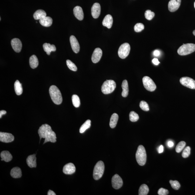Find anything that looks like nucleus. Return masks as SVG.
<instances>
[{
    "label": "nucleus",
    "instance_id": "nucleus-40",
    "mask_svg": "<svg viewBox=\"0 0 195 195\" xmlns=\"http://www.w3.org/2000/svg\"><path fill=\"white\" fill-rule=\"evenodd\" d=\"M191 148L189 146L186 147L185 148L182 153L183 157L184 158H187L189 157L190 154H191Z\"/></svg>",
    "mask_w": 195,
    "mask_h": 195
},
{
    "label": "nucleus",
    "instance_id": "nucleus-47",
    "mask_svg": "<svg viewBox=\"0 0 195 195\" xmlns=\"http://www.w3.org/2000/svg\"><path fill=\"white\" fill-rule=\"evenodd\" d=\"M47 195H56V194L53 191H51V190H49V191H48V192L47 193Z\"/></svg>",
    "mask_w": 195,
    "mask_h": 195
},
{
    "label": "nucleus",
    "instance_id": "nucleus-25",
    "mask_svg": "<svg viewBox=\"0 0 195 195\" xmlns=\"http://www.w3.org/2000/svg\"><path fill=\"white\" fill-rule=\"evenodd\" d=\"M46 16V14L45 12L42 9L38 10L33 15V17L36 20H41Z\"/></svg>",
    "mask_w": 195,
    "mask_h": 195
},
{
    "label": "nucleus",
    "instance_id": "nucleus-37",
    "mask_svg": "<svg viewBox=\"0 0 195 195\" xmlns=\"http://www.w3.org/2000/svg\"><path fill=\"white\" fill-rule=\"evenodd\" d=\"M139 107L143 111H148L149 110V105L145 101H141L140 103Z\"/></svg>",
    "mask_w": 195,
    "mask_h": 195
},
{
    "label": "nucleus",
    "instance_id": "nucleus-36",
    "mask_svg": "<svg viewBox=\"0 0 195 195\" xmlns=\"http://www.w3.org/2000/svg\"><path fill=\"white\" fill-rule=\"evenodd\" d=\"M145 16L146 19L149 20H151L154 18L155 16V13L150 10H147L145 12Z\"/></svg>",
    "mask_w": 195,
    "mask_h": 195
},
{
    "label": "nucleus",
    "instance_id": "nucleus-14",
    "mask_svg": "<svg viewBox=\"0 0 195 195\" xmlns=\"http://www.w3.org/2000/svg\"><path fill=\"white\" fill-rule=\"evenodd\" d=\"M101 7L99 3H95L91 9V15L94 19H97L101 14Z\"/></svg>",
    "mask_w": 195,
    "mask_h": 195
},
{
    "label": "nucleus",
    "instance_id": "nucleus-28",
    "mask_svg": "<svg viewBox=\"0 0 195 195\" xmlns=\"http://www.w3.org/2000/svg\"><path fill=\"white\" fill-rule=\"evenodd\" d=\"M118 119L119 116L116 113H114L112 115L110 123V126L111 128H114L116 127Z\"/></svg>",
    "mask_w": 195,
    "mask_h": 195
},
{
    "label": "nucleus",
    "instance_id": "nucleus-26",
    "mask_svg": "<svg viewBox=\"0 0 195 195\" xmlns=\"http://www.w3.org/2000/svg\"><path fill=\"white\" fill-rule=\"evenodd\" d=\"M123 89L122 92V96L123 97H127L129 93V88H128V81L126 80H124L122 83L121 85Z\"/></svg>",
    "mask_w": 195,
    "mask_h": 195
},
{
    "label": "nucleus",
    "instance_id": "nucleus-6",
    "mask_svg": "<svg viewBox=\"0 0 195 195\" xmlns=\"http://www.w3.org/2000/svg\"><path fill=\"white\" fill-rule=\"evenodd\" d=\"M104 170V165L102 161H100L95 166L93 171V178L97 180L101 179L103 175Z\"/></svg>",
    "mask_w": 195,
    "mask_h": 195
},
{
    "label": "nucleus",
    "instance_id": "nucleus-42",
    "mask_svg": "<svg viewBox=\"0 0 195 195\" xmlns=\"http://www.w3.org/2000/svg\"><path fill=\"white\" fill-rule=\"evenodd\" d=\"M164 151V147L162 145H161V146H160L159 148L158 149V152L159 154L162 153Z\"/></svg>",
    "mask_w": 195,
    "mask_h": 195
},
{
    "label": "nucleus",
    "instance_id": "nucleus-35",
    "mask_svg": "<svg viewBox=\"0 0 195 195\" xmlns=\"http://www.w3.org/2000/svg\"><path fill=\"white\" fill-rule=\"evenodd\" d=\"M66 63L68 67L71 70L73 71H77V68L75 64L74 63H73L72 61H71L70 60H66Z\"/></svg>",
    "mask_w": 195,
    "mask_h": 195
},
{
    "label": "nucleus",
    "instance_id": "nucleus-41",
    "mask_svg": "<svg viewBox=\"0 0 195 195\" xmlns=\"http://www.w3.org/2000/svg\"><path fill=\"white\" fill-rule=\"evenodd\" d=\"M158 193L159 195H167L169 193V191L167 189L161 188L158 190Z\"/></svg>",
    "mask_w": 195,
    "mask_h": 195
},
{
    "label": "nucleus",
    "instance_id": "nucleus-4",
    "mask_svg": "<svg viewBox=\"0 0 195 195\" xmlns=\"http://www.w3.org/2000/svg\"><path fill=\"white\" fill-rule=\"evenodd\" d=\"M116 84L113 80H107L102 86V91L104 94H110L115 89Z\"/></svg>",
    "mask_w": 195,
    "mask_h": 195
},
{
    "label": "nucleus",
    "instance_id": "nucleus-30",
    "mask_svg": "<svg viewBox=\"0 0 195 195\" xmlns=\"http://www.w3.org/2000/svg\"><path fill=\"white\" fill-rule=\"evenodd\" d=\"M149 192V188L146 184L142 185L139 188L138 194L139 195H147Z\"/></svg>",
    "mask_w": 195,
    "mask_h": 195
},
{
    "label": "nucleus",
    "instance_id": "nucleus-10",
    "mask_svg": "<svg viewBox=\"0 0 195 195\" xmlns=\"http://www.w3.org/2000/svg\"><path fill=\"white\" fill-rule=\"evenodd\" d=\"M112 184L113 188L118 189L122 187L123 181L121 177L118 174L115 175L112 179Z\"/></svg>",
    "mask_w": 195,
    "mask_h": 195
},
{
    "label": "nucleus",
    "instance_id": "nucleus-22",
    "mask_svg": "<svg viewBox=\"0 0 195 195\" xmlns=\"http://www.w3.org/2000/svg\"><path fill=\"white\" fill-rule=\"evenodd\" d=\"M1 161H4L7 162H9L12 159V156L11 153L7 151L1 152Z\"/></svg>",
    "mask_w": 195,
    "mask_h": 195
},
{
    "label": "nucleus",
    "instance_id": "nucleus-5",
    "mask_svg": "<svg viewBox=\"0 0 195 195\" xmlns=\"http://www.w3.org/2000/svg\"><path fill=\"white\" fill-rule=\"evenodd\" d=\"M195 51V44L187 43L183 44L178 49L177 53L180 56H184L189 55Z\"/></svg>",
    "mask_w": 195,
    "mask_h": 195
},
{
    "label": "nucleus",
    "instance_id": "nucleus-11",
    "mask_svg": "<svg viewBox=\"0 0 195 195\" xmlns=\"http://www.w3.org/2000/svg\"><path fill=\"white\" fill-rule=\"evenodd\" d=\"M14 137L11 133L0 132V141L4 143L11 142L14 141Z\"/></svg>",
    "mask_w": 195,
    "mask_h": 195
},
{
    "label": "nucleus",
    "instance_id": "nucleus-49",
    "mask_svg": "<svg viewBox=\"0 0 195 195\" xmlns=\"http://www.w3.org/2000/svg\"><path fill=\"white\" fill-rule=\"evenodd\" d=\"M194 7H195V2L194 3Z\"/></svg>",
    "mask_w": 195,
    "mask_h": 195
},
{
    "label": "nucleus",
    "instance_id": "nucleus-20",
    "mask_svg": "<svg viewBox=\"0 0 195 195\" xmlns=\"http://www.w3.org/2000/svg\"><path fill=\"white\" fill-rule=\"evenodd\" d=\"M113 18L111 15H107L105 17L102 22L103 26H106L108 29H110L112 26L113 24Z\"/></svg>",
    "mask_w": 195,
    "mask_h": 195
},
{
    "label": "nucleus",
    "instance_id": "nucleus-21",
    "mask_svg": "<svg viewBox=\"0 0 195 195\" xmlns=\"http://www.w3.org/2000/svg\"><path fill=\"white\" fill-rule=\"evenodd\" d=\"M43 48L44 50L48 55L50 54L51 52L56 51V47L54 45H51L50 43H45L43 45Z\"/></svg>",
    "mask_w": 195,
    "mask_h": 195
},
{
    "label": "nucleus",
    "instance_id": "nucleus-44",
    "mask_svg": "<svg viewBox=\"0 0 195 195\" xmlns=\"http://www.w3.org/2000/svg\"><path fill=\"white\" fill-rule=\"evenodd\" d=\"M152 62L153 64L155 65H158L160 63L159 61H158V60L157 58H154V59L153 60Z\"/></svg>",
    "mask_w": 195,
    "mask_h": 195
},
{
    "label": "nucleus",
    "instance_id": "nucleus-8",
    "mask_svg": "<svg viewBox=\"0 0 195 195\" xmlns=\"http://www.w3.org/2000/svg\"><path fill=\"white\" fill-rule=\"evenodd\" d=\"M142 82L145 88L147 91L152 92L156 89V84L149 77H144L142 79Z\"/></svg>",
    "mask_w": 195,
    "mask_h": 195
},
{
    "label": "nucleus",
    "instance_id": "nucleus-7",
    "mask_svg": "<svg viewBox=\"0 0 195 195\" xmlns=\"http://www.w3.org/2000/svg\"><path fill=\"white\" fill-rule=\"evenodd\" d=\"M131 47L129 43H125L121 45L118 50V54L121 59H124L129 55Z\"/></svg>",
    "mask_w": 195,
    "mask_h": 195
},
{
    "label": "nucleus",
    "instance_id": "nucleus-48",
    "mask_svg": "<svg viewBox=\"0 0 195 195\" xmlns=\"http://www.w3.org/2000/svg\"><path fill=\"white\" fill-rule=\"evenodd\" d=\"M193 34L195 36V30L193 31Z\"/></svg>",
    "mask_w": 195,
    "mask_h": 195
},
{
    "label": "nucleus",
    "instance_id": "nucleus-45",
    "mask_svg": "<svg viewBox=\"0 0 195 195\" xmlns=\"http://www.w3.org/2000/svg\"><path fill=\"white\" fill-rule=\"evenodd\" d=\"M160 54H161L159 50H155L154 51V52H153V55H154V56H159Z\"/></svg>",
    "mask_w": 195,
    "mask_h": 195
},
{
    "label": "nucleus",
    "instance_id": "nucleus-19",
    "mask_svg": "<svg viewBox=\"0 0 195 195\" xmlns=\"http://www.w3.org/2000/svg\"><path fill=\"white\" fill-rule=\"evenodd\" d=\"M36 154L31 155L28 156L26 159V163L30 168H35L37 167Z\"/></svg>",
    "mask_w": 195,
    "mask_h": 195
},
{
    "label": "nucleus",
    "instance_id": "nucleus-12",
    "mask_svg": "<svg viewBox=\"0 0 195 195\" xmlns=\"http://www.w3.org/2000/svg\"><path fill=\"white\" fill-rule=\"evenodd\" d=\"M181 0H171L168 4V8L171 12H174L179 9L181 5Z\"/></svg>",
    "mask_w": 195,
    "mask_h": 195
},
{
    "label": "nucleus",
    "instance_id": "nucleus-38",
    "mask_svg": "<svg viewBox=\"0 0 195 195\" xmlns=\"http://www.w3.org/2000/svg\"><path fill=\"white\" fill-rule=\"evenodd\" d=\"M169 183L171 185L172 187L175 190H179L180 187V184L177 181H173L171 180L169 181Z\"/></svg>",
    "mask_w": 195,
    "mask_h": 195
},
{
    "label": "nucleus",
    "instance_id": "nucleus-24",
    "mask_svg": "<svg viewBox=\"0 0 195 195\" xmlns=\"http://www.w3.org/2000/svg\"><path fill=\"white\" fill-rule=\"evenodd\" d=\"M11 175L15 179L20 178L22 176V172L20 168L18 167H14L11 169Z\"/></svg>",
    "mask_w": 195,
    "mask_h": 195
},
{
    "label": "nucleus",
    "instance_id": "nucleus-17",
    "mask_svg": "<svg viewBox=\"0 0 195 195\" xmlns=\"http://www.w3.org/2000/svg\"><path fill=\"white\" fill-rule=\"evenodd\" d=\"M76 171V167L72 163H69L65 165L63 168V172L65 174L71 175Z\"/></svg>",
    "mask_w": 195,
    "mask_h": 195
},
{
    "label": "nucleus",
    "instance_id": "nucleus-18",
    "mask_svg": "<svg viewBox=\"0 0 195 195\" xmlns=\"http://www.w3.org/2000/svg\"><path fill=\"white\" fill-rule=\"evenodd\" d=\"M73 13L75 17L79 20H82L84 19V12L80 7L77 6L75 7L73 9Z\"/></svg>",
    "mask_w": 195,
    "mask_h": 195
},
{
    "label": "nucleus",
    "instance_id": "nucleus-34",
    "mask_svg": "<svg viewBox=\"0 0 195 195\" xmlns=\"http://www.w3.org/2000/svg\"><path fill=\"white\" fill-rule=\"evenodd\" d=\"M186 145V143L185 142L182 141L177 145L176 148V151L177 153H180L184 149Z\"/></svg>",
    "mask_w": 195,
    "mask_h": 195
},
{
    "label": "nucleus",
    "instance_id": "nucleus-1",
    "mask_svg": "<svg viewBox=\"0 0 195 195\" xmlns=\"http://www.w3.org/2000/svg\"><path fill=\"white\" fill-rule=\"evenodd\" d=\"M38 133L40 138V140L41 138H45V140L43 144L49 142L52 143H55L56 141V133L52 131L51 126L47 124L42 125L38 129Z\"/></svg>",
    "mask_w": 195,
    "mask_h": 195
},
{
    "label": "nucleus",
    "instance_id": "nucleus-2",
    "mask_svg": "<svg viewBox=\"0 0 195 195\" xmlns=\"http://www.w3.org/2000/svg\"><path fill=\"white\" fill-rule=\"evenodd\" d=\"M49 91L53 102L56 104H61L63 101L62 95L57 87L55 85L51 86L50 87Z\"/></svg>",
    "mask_w": 195,
    "mask_h": 195
},
{
    "label": "nucleus",
    "instance_id": "nucleus-27",
    "mask_svg": "<svg viewBox=\"0 0 195 195\" xmlns=\"http://www.w3.org/2000/svg\"><path fill=\"white\" fill-rule=\"evenodd\" d=\"M30 66L32 69H35L37 67L39 62L38 59L35 55H33L29 59Z\"/></svg>",
    "mask_w": 195,
    "mask_h": 195
},
{
    "label": "nucleus",
    "instance_id": "nucleus-16",
    "mask_svg": "<svg viewBox=\"0 0 195 195\" xmlns=\"http://www.w3.org/2000/svg\"><path fill=\"white\" fill-rule=\"evenodd\" d=\"M11 46L13 49L16 53H20L22 47V44L21 41L19 39L15 38L12 40Z\"/></svg>",
    "mask_w": 195,
    "mask_h": 195
},
{
    "label": "nucleus",
    "instance_id": "nucleus-43",
    "mask_svg": "<svg viewBox=\"0 0 195 195\" xmlns=\"http://www.w3.org/2000/svg\"><path fill=\"white\" fill-rule=\"evenodd\" d=\"M167 146L169 148H172L174 146V143L173 142L171 141H168L167 143Z\"/></svg>",
    "mask_w": 195,
    "mask_h": 195
},
{
    "label": "nucleus",
    "instance_id": "nucleus-50",
    "mask_svg": "<svg viewBox=\"0 0 195 195\" xmlns=\"http://www.w3.org/2000/svg\"><path fill=\"white\" fill-rule=\"evenodd\" d=\"M1 18H0V20L1 21Z\"/></svg>",
    "mask_w": 195,
    "mask_h": 195
},
{
    "label": "nucleus",
    "instance_id": "nucleus-32",
    "mask_svg": "<svg viewBox=\"0 0 195 195\" xmlns=\"http://www.w3.org/2000/svg\"><path fill=\"white\" fill-rule=\"evenodd\" d=\"M72 99L73 105L76 108L79 107L80 105V101L79 96L77 95H73Z\"/></svg>",
    "mask_w": 195,
    "mask_h": 195
},
{
    "label": "nucleus",
    "instance_id": "nucleus-39",
    "mask_svg": "<svg viewBox=\"0 0 195 195\" xmlns=\"http://www.w3.org/2000/svg\"><path fill=\"white\" fill-rule=\"evenodd\" d=\"M144 25L141 23H138L135 25L134 27V31L136 32H141L144 29Z\"/></svg>",
    "mask_w": 195,
    "mask_h": 195
},
{
    "label": "nucleus",
    "instance_id": "nucleus-33",
    "mask_svg": "<svg viewBox=\"0 0 195 195\" xmlns=\"http://www.w3.org/2000/svg\"><path fill=\"white\" fill-rule=\"evenodd\" d=\"M139 119V117L137 114L134 111H131L129 114V119L132 122H136Z\"/></svg>",
    "mask_w": 195,
    "mask_h": 195
},
{
    "label": "nucleus",
    "instance_id": "nucleus-46",
    "mask_svg": "<svg viewBox=\"0 0 195 195\" xmlns=\"http://www.w3.org/2000/svg\"><path fill=\"white\" fill-rule=\"evenodd\" d=\"M6 111L5 110H1L0 111V118H1L2 115L6 114Z\"/></svg>",
    "mask_w": 195,
    "mask_h": 195
},
{
    "label": "nucleus",
    "instance_id": "nucleus-29",
    "mask_svg": "<svg viewBox=\"0 0 195 195\" xmlns=\"http://www.w3.org/2000/svg\"><path fill=\"white\" fill-rule=\"evenodd\" d=\"M14 89L16 94L18 96H20L22 94L23 91L22 86L20 81L18 80H17L15 83Z\"/></svg>",
    "mask_w": 195,
    "mask_h": 195
},
{
    "label": "nucleus",
    "instance_id": "nucleus-15",
    "mask_svg": "<svg viewBox=\"0 0 195 195\" xmlns=\"http://www.w3.org/2000/svg\"><path fill=\"white\" fill-rule=\"evenodd\" d=\"M102 55V51L101 49L97 48L95 49L91 57V60L93 63H97L101 59Z\"/></svg>",
    "mask_w": 195,
    "mask_h": 195
},
{
    "label": "nucleus",
    "instance_id": "nucleus-3",
    "mask_svg": "<svg viewBox=\"0 0 195 195\" xmlns=\"http://www.w3.org/2000/svg\"><path fill=\"white\" fill-rule=\"evenodd\" d=\"M136 157L138 164L141 166H144L146 163L147 155L146 151L144 146L139 145L137 151Z\"/></svg>",
    "mask_w": 195,
    "mask_h": 195
},
{
    "label": "nucleus",
    "instance_id": "nucleus-9",
    "mask_svg": "<svg viewBox=\"0 0 195 195\" xmlns=\"http://www.w3.org/2000/svg\"><path fill=\"white\" fill-rule=\"evenodd\" d=\"M180 83L183 85L191 89H195V81L191 78L183 77L180 79Z\"/></svg>",
    "mask_w": 195,
    "mask_h": 195
},
{
    "label": "nucleus",
    "instance_id": "nucleus-23",
    "mask_svg": "<svg viewBox=\"0 0 195 195\" xmlns=\"http://www.w3.org/2000/svg\"><path fill=\"white\" fill-rule=\"evenodd\" d=\"M40 24L45 27H49L52 24L53 19L50 17L46 16V17L39 20Z\"/></svg>",
    "mask_w": 195,
    "mask_h": 195
},
{
    "label": "nucleus",
    "instance_id": "nucleus-13",
    "mask_svg": "<svg viewBox=\"0 0 195 195\" xmlns=\"http://www.w3.org/2000/svg\"><path fill=\"white\" fill-rule=\"evenodd\" d=\"M72 48L73 52L75 53H78L80 50V46L77 39L74 36H71L70 38Z\"/></svg>",
    "mask_w": 195,
    "mask_h": 195
},
{
    "label": "nucleus",
    "instance_id": "nucleus-31",
    "mask_svg": "<svg viewBox=\"0 0 195 195\" xmlns=\"http://www.w3.org/2000/svg\"><path fill=\"white\" fill-rule=\"evenodd\" d=\"M91 120H88L82 125L80 129V132L81 133H84L86 130L89 129L91 126Z\"/></svg>",
    "mask_w": 195,
    "mask_h": 195
}]
</instances>
